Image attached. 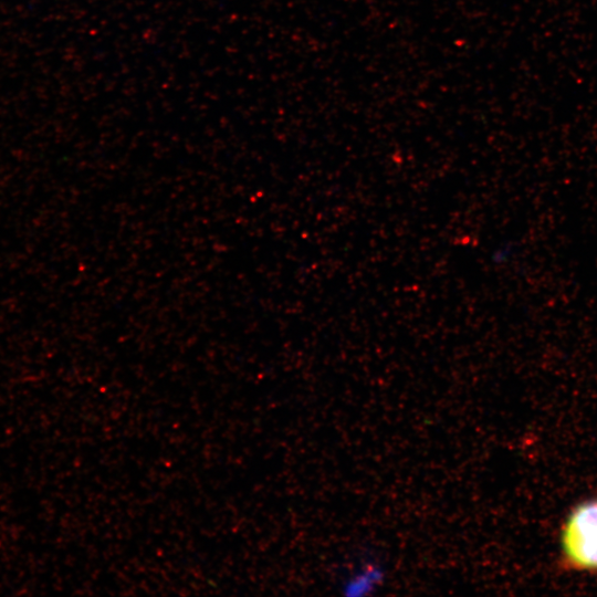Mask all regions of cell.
<instances>
[{
	"instance_id": "cell-2",
	"label": "cell",
	"mask_w": 597,
	"mask_h": 597,
	"mask_svg": "<svg viewBox=\"0 0 597 597\" xmlns=\"http://www.w3.org/2000/svg\"><path fill=\"white\" fill-rule=\"evenodd\" d=\"M386 579L384 565L374 557H362L343 577L341 588L347 596H365L375 593Z\"/></svg>"
},
{
	"instance_id": "cell-1",
	"label": "cell",
	"mask_w": 597,
	"mask_h": 597,
	"mask_svg": "<svg viewBox=\"0 0 597 597\" xmlns=\"http://www.w3.org/2000/svg\"><path fill=\"white\" fill-rule=\"evenodd\" d=\"M559 562L569 572L597 573V496L578 502L559 532Z\"/></svg>"
}]
</instances>
